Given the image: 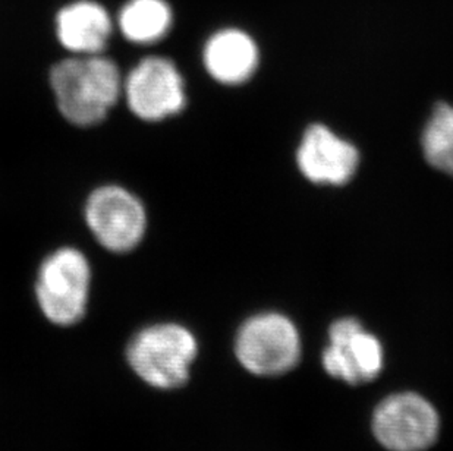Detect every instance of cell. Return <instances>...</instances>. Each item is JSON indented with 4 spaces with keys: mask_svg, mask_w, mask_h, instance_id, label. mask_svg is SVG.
<instances>
[{
    "mask_svg": "<svg viewBox=\"0 0 453 451\" xmlns=\"http://www.w3.org/2000/svg\"><path fill=\"white\" fill-rule=\"evenodd\" d=\"M296 163L308 180L326 185L349 182L359 163L358 149L325 125H311L303 134Z\"/></svg>",
    "mask_w": 453,
    "mask_h": 451,
    "instance_id": "9",
    "label": "cell"
},
{
    "mask_svg": "<svg viewBox=\"0 0 453 451\" xmlns=\"http://www.w3.org/2000/svg\"><path fill=\"white\" fill-rule=\"evenodd\" d=\"M129 111L138 119L160 122L184 111V78L167 57L149 56L135 65L124 80Z\"/></svg>",
    "mask_w": 453,
    "mask_h": 451,
    "instance_id": "7",
    "label": "cell"
},
{
    "mask_svg": "<svg viewBox=\"0 0 453 451\" xmlns=\"http://www.w3.org/2000/svg\"><path fill=\"white\" fill-rule=\"evenodd\" d=\"M90 263L80 249L64 247L44 258L35 277V302L56 327L69 328L86 317L91 294Z\"/></svg>",
    "mask_w": 453,
    "mask_h": 451,
    "instance_id": "3",
    "label": "cell"
},
{
    "mask_svg": "<svg viewBox=\"0 0 453 451\" xmlns=\"http://www.w3.org/2000/svg\"><path fill=\"white\" fill-rule=\"evenodd\" d=\"M49 80L60 115L82 128L106 119L124 94L118 65L103 53L60 60L50 69Z\"/></svg>",
    "mask_w": 453,
    "mask_h": 451,
    "instance_id": "1",
    "label": "cell"
},
{
    "mask_svg": "<svg viewBox=\"0 0 453 451\" xmlns=\"http://www.w3.org/2000/svg\"><path fill=\"white\" fill-rule=\"evenodd\" d=\"M326 372L343 383H370L385 368V349L358 319H336L329 328V346L321 355Z\"/></svg>",
    "mask_w": 453,
    "mask_h": 451,
    "instance_id": "8",
    "label": "cell"
},
{
    "mask_svg": "<svg viewBox=\"0 0 453 451\" xmlns=\"http://www.w3.org/2000/svg\"><path fill=\"white\" fill-rule=\"evenodd\" d=\"M372 432L386 450L424 451L439 437L441 417L418 393H395L374 410Z\"/></svg>",
    "mask_w": 453,
    "mask_h": 451,
    "instance_id": "6",
    "label": "cell"
},
{
    "mask_svg": "<svg viewBox=\"0 0 453 451\" xmlns=\"http://www.w3.org/2000/svg\"><path fill=\"white\" fill-rule=\"evenodd\" d=\"M118 26L131 43H156L171 31L173 12L166 0H128L118 15Z\"/></svg>",
    "mask_w": 453,
    "mask_h": 451,
    "instance_id": "12",
    "label": "cell"
},
{
    "mask_svg": "<svg viewBox=\"0 0 453 451\" xmlns=\"http://www.w3.org/2000/svg\"><path fill=\"white\" fill-rule=\"evenodd\" d=\"M258 47L251 35L238 28L214 33L203 50V62L210 77L226 86L249 81L258 66Z\"/></svg>",
    "mask_w": 453,
    "mask_h": 451,
    "instance_id": "11",
    "label": "cell"
},
{
    "mask_svg": "<svg viewBox=\"0 0 453 451\" xmlns=\"http://www.w3.org/2000/svg\"><path fill=\"white\" fill-rule=\"evenodd\" d=\"M197 336L184 324L153 323L129 337L125 361L129 370L147 387L175 392L185 387L197 361Z\"/></svg>",
    "mask_w": 453,
    "mask_h": 451,
    "instance_id": "2",
    "label": "cell"
},
{
    "mask_svg": "<svg viewBox=\"0 0 453 451\" xmlns=\"http://www.w3.org/2000/svg\"><path fill=\"white\" fill-rule=\"evenodd\" d=\"M113 31L111 13L95 0H75L56 15L59 43L73 55H99Z\"/></svg>",
    "mask_w": 453,
    "mask_h": 451,
    "instance_id": "10",
    "label": "cell"
},
{
    "mask_svg": "<svg viewBox=\"0 0 453 451\" xmlns=\"http://www.w3.org/2000/svg\"><path fill=\"white\" fill-rule=\"evenodd\" d=\"M301 336L296 324L278 312L247 319L235 337V356L258 377H279L294 370L301 359Z\"/></svg>",
    "mask_w": 453,
    "mask_h": 451,
    "instance_id": "4",
    "label": "cell"
},
{
    "mask_svg": "<svg viewBox=\"0 0 453 451\" xmlns=\"http://www.w3.org/2000/svg\"><path fill=\"white\" fill-rule=\"evenodd\" d=\"M84 218L96 241L115 254L133 251L146 234L144 205L133 192L118 185H104L91 192Z\"/></svg>",
    "mask_w": 453,
    "mask_h": 451,
    "instance_id": "5",
    "label": "cell"
},
{
    "mask_svg": "<svg viewBox=\"0 0 453 451\" xmlns=\"http://www.w3.org/2000/svg\"><path fill=\"white\" fill-rule=\"evenodd\" d=\"M421 145L430 166L453 175V106L437 104L424 128Z\"/></svg>",
    "mask_w": 453,
    "mask_h": 451,
    "instance_id": "13",
    "label": "cell"
}]
</instances>
